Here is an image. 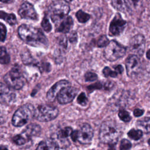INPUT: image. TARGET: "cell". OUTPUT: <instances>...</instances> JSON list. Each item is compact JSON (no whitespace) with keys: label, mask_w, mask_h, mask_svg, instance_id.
I'll list each match as a JSON object with an SVG mask.
<instances>
[{"label":"cell","mask_w":150,"mask_h":150,"mask_svg":"<svg viewBox=\"0 0 150 150\" xmlns=\"http://www.w3.org/2000/svg\"><path fill=\"white\" fill-rule=\"evenodd\" d=\"M42 26L43 27V29L46 31V32H50L52 30V25L49 22V19H47V18L45 16L42 21V23H41Z\"/></svg>","instance_id":"obj_32"},{"label":"cell","mask_w":150,"mask_h":150,"mask_svg":"<svg viewBox=\"0 0 150 150\" xmlns=\"http://www.w3.org/2000/svg\"><path fill=\"white\" fill-rule=\"evenodd\" d=\"M73 129L71 127H65L60 130L58 132V137L61 139H64L71 135Z\"/></svg>","instance_id":"obj_25"},{"label":"cell","mask_w":150,"mask_h":150,"mask_svg":"<svg viewBox=\"0 0 150 150\" xmlns=\"http://www.w3.org/2000/svg\"><path fill=\"white\" fill-rule=\"evenodd\" d=\"M16 95L14 91L6 84L0 83V103L9 105L15 100Z\"/></svg>","instance_id":"obj_12"},{"label":"cell","mask_w":150,"mask_h":150,"mask_svg":"<svg viewBox=\"0 0 150 150\" xmlns=\"http://www.w3.org/2000/svg\"><path fill=\"white\" fill-rule=\"evenodd\" d=\"M10 61V56L5 47H0V63L7 64Z\"/></svg>","instance_id":"obj_22"},{"label":"cell","mask_w":150,"mask_h":150,"mask_svg":"<svg viewBox=\"0 0 150 150\" xmlns=\"http://www.w3.org/2000/svg\"><path fill=\"white\" fill-rule=\"evenodd\" d=\"M59 146L57 142L50 138L40 142L36 150H59Z\"/></svg>","instance_id":"obj_18"},{"label":"cell","mask_w":150,"mask_h":150,"mask_svg":"<svg viewBox=\"0 0 150 150\" xmlns=\"http://www.w3.org/2000/svg\"><path fill=\"white\" fill-rule=\"evenodd\" d=\"M114 69H115V71L118 74H121L123 71V67H122L121 65H120V64L114 66Z\"/></svg>","instance_id":"obj_39"},{"label":"cell","mask_w":150,"mask_h":150,"mask_svg":"<svg viewBox=\"0 0 150 150\" xmlns=\"http://www.w3.org/2000/svg\"><path fill=\"white\" fill-rule=\"evenodd\" d=\"M71 138L73 141H77V136H78V131L77 130L73 131L71 134Z\"/></svg>","instance_id":"obj_40"},{"label":"cell","mask_w":150,"mask_h":150,"mask_svg":"<svg viewBox=\"0 0 150 150\" xmlns=\"http://www.w3.org/2000/svg\"><path fill=\"white\" fill-rule=\"evenodd\" d=\"M101 87H102V84L100 83H97L96 84H94L93 85L88 86V90L93 91V90H96V89H100Z\"/></svg>","instance_id":"obj_37"},{"label":"cell","mask_w":150,"mask_h":150,"mask_svg":"<svg viewBox=\"0 0 150 150\" xmlns=\"http://www.w3.org/2000/svg\"><path fill=\"white\" fill-rule=\"evenodd\" d=\"M127 22L121 16L120 13H116L111 21L109 27V34L110 36H117L120 35L125 29Z\"/></svg>","instance_id":"obj_10"},{"label":"cell","mask_w":150,"mask_h":150,"mask_svg":"<svg viewBox=\"0 0 150 150\" xmlns=\"http://www.w3.org/2000/svg\"><path fill=\"white\" fill-rule=\"evenodd\" d=\"M120 134L121 131L118 125L112 120H107L101 125L99 139L103 143L113 145L118 141Z\"/></svg>","instance_id":"obj_2"},{"label":"cell","mask_w":150,"mask_h":150,"mask_svg":"<svg viewBox=\"0 0 150 150\" xmlns=\"http://www.w3.org/2000/svg\"><path fill=\"white\" fill-rule=\"evenodd\" d=\"M109 40L107 36L105 35H101L97 41V46L100 47H106L109 44Z\"/></svg>","instance_id":"obj_30"},{"label":"cell","mask_w":150,"mask_h":150,"mask_svg":"<svg viewBox=\"0 0 150 150\" xmlns=\"http://www.w3.org/2000/svg\"><path fill=\"white\" fill-rule=\"evenodd\" d=\"M148 144L150 145V138L148 139Z\"/></svg>","instance_id":"obj_45"},{"label":"cell","mask_w":150,"mask_h":150,"mask_svg":"<svg viewBox=\"0 0 150 150\" xmlns=\"http://www.w3.org/2000/svg\"><path fill=\"white\" fill-rule=\"evenodd\" d=\"M19 16L23 19L37 20L38 13L33 5L28 2H24L21 5L18 11Z\"/></svg>","instance_id":"obj_13"},{"label":"cell","mask_w":150,"mask_h":150,"mask_svg":"<svg viewBox=\"0 0 150 150\" xmlns=\"http://www.w3.org/2000/svg\"><path fill=\"white\" fill-rule=\"evenodd\" d=\"M70 11V6L67 1H55L49 6V12L53 23L67 16Z\"/></svg>","instance_id":"obj_5"},{"label":"cell","mask_w":150,"mask_h":150,"mask_svg":"<svg viewBox=\"0 0 150 150\" xmlns=\"http://www.w3.org/2000/svg\"><path fill=\"white\" fill-rule=\"evenodd\" d=\"M144 111L142 109L139 108H136L134 111V115L135 117H141V115H143Z\"/></svg>","instance_id":"obj_38"},{"label":"cell","mask_w":150,"mask_h":150,"mask_svg":"<svg viewBox=\"0 0 150 150\" xmlns=\"http://www.w3.org/2000/svg\"><path fill=\"white\" fill-rule=\"evenodd\" d=\"M18 35L26 43L35 47H47L48 40L42 31L32 26L23 24L18 28Z\"/></svg>","instance_id":"obj_1"},{"label":"cell","mask_w":150,"mask_h":150,"mask_svg":"<svg viewBox=\"0 0 150 150\" xmlns=\"http://www.w3.org/2000/svg\"><path fill=\"white\" fill-rule=\"evenodd\" d=\"M84 77L86 80L87 81H93L96 80L98 78L97 75L96 73L91 71L87 72L84 75Z\"/></svg>","instance_id":"obj_34"},{"label":"cell","mask_w":150,"mask_h":150,"mask_svg":"<svg viewBox=\"0 0 150 150\" xmlns=\"http://www.w3.org/2000/svg\"><path fill=\"white\" fill-rule=\"evenodd\" d=\"M6 28L5 26L0 22V41L4 42L6 38Z\"/></svg>","instance_id":"obj_35"},{"label":"cell","mask_w":150,"mask_h":150,"mask_svg":"<svg viewBox=\"0 0 150 150\" xmlns=\"http://www.w3.org/2000/svg\"><path fill=\"white\" fill-rule=\"evenodd\" d=\"M145 47V40L141 34H137L133 36L129 40V48L131 52L138 57L142 56Z\"/></svg>","instance_id":"obj_8"},{"label":"cell","mask_w":150,"mask_h":150,"mask_svg":"<svg viewBox=\"0 0 150 150\" xmlns=\"http://www.w3.org/2000/svg\"><path fill=\"white\" fill-rule=\"evenodd\" d=\"M55 23L56 30L59 32L67 33L73 25V21L71 16H66L57 21Z\"/></svg>","instance_id":"obj_16"},{"label":"cell","mask_w":150,"mask_h":150,"mask_svg":"<svg viewBox=\"0 0 150 150\" xmlns=\"http://www.w3.org/2000/svg\"><path fill=\"white\" fill-rule=\"evenodd\" d=\"M21 58L25 64H29L33 62V58L28 52H23L21 54Z\"/></svg>","instance_id":"obj_28"},{"label":"cell","mask_w":150,"mask_h":150,"mask_svg":"<svg viewBox=\"0 0 150 150\" xmlns=\"http://www.w3.org/2000/svg\"><path fill=\"white\" fill-rule=\"evenodd\" d=\"M70 86L69 81L66 80H61L56 82L47 91V98L50 101L53 102L55 100L56 98L57 97L60 90L64 87Z\"/></svg>","instance_id":"obj_15"},{"label":"cell","mask_w":150,"mask_h":150,"mask_svg":"<svg viewBox=\"0 0 150 150\" xmlns=\"http://www.w3.org/2000/svg\"><path fill=\"white\" fill-rule=\"evenodd\" d=\"M69 40L71 43H74L77 41V33L76 32L73 31V32H71L70 36H69Z\"/></svg>","instance_id":"obj_36"},{"label":"cell","mask_w":150,"mask_h":150,"mask_svg":"<svg viewBox=\"0 0 150 150\" xmlns=\"http://www.w3.org/2000/svg\"><path fill=\"white\" fill-rule=\"evenodd\" d=\"M78 90L70 86L62 88L57 95V100L62 104L70 103L77 95Z\"/></svg>","instance_id":"obj_11"},{"label":"cell","mask_w":150,"mask_h":150,"mask_svg":"<svg viewBox=\"0 0 150 150\" xmlns=\"http://www.w3.org/2000/svg\"><path fill=\"white\" fill-rule=\"evenodd\" d=\"M76 18L79 22L81 23H85L87 21H88L90 18V16L89 14L84 12L82 10H79L77 12L76 14Z\"/></svg>","instance_id":"obj_24"},{"label":"cell","mask_w":150,"mask_h":150,"mask_svg":"<svg viewBox=\"0 0 150 150\" xmlns=\"http://www.w3.org/2000/svg\"><path fill=\"white\" fill-rule=\"evenodd\" d=\"M103 73L105 77H116L118 75V73L115 71H112L110 67H105L103 70Z\"/></svg>","instance_id":"obj_29"},{"label":"cell","mask_w":150,"mask_h":150,"mask_svg":"<svg viewBox=\"0 0 150 150\" xmlns=\"http://www.w3.org/2000/svg\"><path fill=\"white\" fill-rule=\"evenodd\" d=\"M0 18L4 19L11 25H13L16 23V18L13 13H8L0 11Z\"/></svg>","instance_id":"obj_20"},{"label":"cell","mask_w":150,"mask_h":150,"mask_svg":"<svg viewBox=\"0 0 150 150\" xmlns=\"http://www.w3.org/2000/svg\"><path fill=\"white\" fill-rule=\"evenodd\" d=\"M108 150H115V148L112 145H110V146L109 147Z\"/></svg>","instance_id":"obj_43"},{"label":"cell","mask_w":150,"mask_h":150,"mask_svg":"<svg viewBox=\"0 0 150 150\" xmlns=\"http://www.w3.org/2000/svg\"><path fill=\"white\" fill-rule=\"evenodd\" d=\"M132 144L128 139H123L121 140L120 145V150H129Z\"/></svg>","instance_id":"obj_31"},{"label":"cell","mask_w":150,"mask_h":150,"mask_svg":"<svg viewBox=\"0 0 150 150\" xmlns=\"http://www.w3.org/2000/svg\"><path fill=\"white\" fill-rule=\"evenodd\" d=\"M142 134H143L142 131L141 129H131L128 132V137L134 140L139 139L142 137Z\"/></svg>","instance_id":"obj_23"},{"label":"cell","mask_w":150,"mask_h":150,"mask_svg":"<svg viewBox=\"0 0 150 150\" xmlns=\"http://www.w3.org/2000/svg\"><path fill=\"white\" fill-rule=\"evenodd\" d=\"M35 108L30 104H26L19 107L14 113L12 123L15 127H21L34 117Z\"/></svg>","instance_id":"obj_3"},{"label":"cell","mask_w":150,"mask_h":150,"mask_svg":"<svg viewBox=\"0 0 150 150\" xmlns=\"http://www.w3.org/2000/svg\"><path fill=\"white\" fill-rule=\"evenodd\" d=\"M125 66L128 76L131 78L135 77L141 71V63L139 57L131 54L126 59Z\"/></svg>","instance_id":"obj_9"},{"label":"cell","mask_w":150,"mask_h":150,"mask_svg":"<svg viewBox=\"0 0 150 150\" xmlns=\"http://www.w3.org/2000/svg\"><path fill=\"white\" fill-rule=\"evenodd\" d=\"M142 150H145V149H142Z\"/></svg>","instance_id":"obj_46"},{"label":"cell","mask_w":150,"mask_h":150,"mask_svg":"<svg viewBox=\"0 0 150 150\" xmlns=\"http://www.w3.org/2000/svg\"><path fill=\"white\" fill-rule=\"evenodd\" d=\"M126 48L124 46L115 40H111L105 47L104 54L107 60L114 62L124 56Z\"/></svg>","instance_id":"obj_6"},{"label":"cell","mask_w":150,"mask_h":150,"mask_svg":"<svg viewBox=\"0 0 150 150\" xmlns=\"http://www.w3.org/2000/svg\"><path fill=\"white\" fill-rule=\"evenodd\" d=\"M146 56L147 59H149V60H150V49H149V50L146 52Z\"/></svg>","instance_id":"obj_41"},{"label":"cell","mask_w":150,"mask_h":150,"mask_svg":"<svg viewBox=\"0 0 150 150\" xmlns=\"http://www.w3.org/2000/svg\"><path fill=\"white\" fill-rule=\"evenodd\" d=\"M77 101L79 104L83 106L86 105L87 104L88 99L84 93H81V94H80V95L77 97Z\"/></svg>","instance_id":"obj_33"},{"label":"cell","mask_w":150,"mask_h":150,"mask_svg":"<svg viewBox=\"0 0 150 150\" xmlns=\"http://www.w3.org/2000/svg\"><path fill=\"white\" fill-rule=\"evenodd\" d=\"M58 114L59 110L56 107L43 104L35 109L34 118L42 122H47L56 118Z\"/></svg>","instance_id":"obj_7"},{"label":"cell","mask_w":150,"mask_h":150,"mask_svg":"<svg viewBox=\"0 0 150 150\" xmlns=\"http://www.w3.org/2000/svg\"><path fill=\"white\" fill-rule=\"evenodd\" d=\"M4 118L1 117H0V125H1L3 122H4Z\"/></svg>","instance_id":"obj_44"},{"label":"cell","mask_w":150,"mask_h":150,"mask_svg":"<svg viewBox=\"0 0 150 150\" xmlns=\"http://www.w3.org/2000/svg\"><path fill=\"white\" fill-rule=\"evenodd\" d=\"M41 131L40 127L36 124H30L28 125L23 130L22 134L26 139L38 135Z\"/></svg>","instance_id":"obj_17"},{"label":"cell","mask_w":150,"mask_h":150,"mask_svg":"<svg viewBox=\"0 0 150 150\" xmlns=\"http://www.w3.org/2000/svg\"><path fill=\"white\" fill-rule=\"evenodd\" d=\"M0 150H8L7 148L3 145H0Z\"/></svg>","instance_id":"obj_42"},{"label":"cell","mask_w":150,"mask_h":150,"mask_svg":"<svg viewBox=\"0 0 150 150\" xmlns=\"http://www.w3.org/2000/svg\"><path fill=\"white\" fill-rule=\"evenodd\" d=\"M78 131L77 141L82 144H89L93 137V129L88 124H83Z\"/></svg>","instance_id":"obj_14"},{"label":"cell","mask_w":150,"mask_h":150,"mask_svg":"<svg viewBox=\"0 0 150 150\" xmlns=\"http://www.w3.org/2000/svg\"><path fill=\"white\" fill-rule=\"evenodd\" d=\"M4 79L7 86L15 90L22 88L25 83V77L19 66L13 67L5 75Z\"/></svg>","instance_id":"obj_4"},{"label":"cell","mask_w":150,"mask_h":150,"mask_svg":"<svg viewBox=\"0 0 150 150\" xmlns=\"http://www.w3.org/2000/svg\"><path fill=\"white\" fill-rule=\"evenodd\" d=\"M131 1H112V6L118 11L121 12H125L129 9L131 6Z\"/></svg>","instance_id":"obj_19"},{"label":"cell","mask_w":150,"mask_h":150,"mask_svg":"<svg viewBox=\"0 0 150 150\" xmlns=\"http://www.w3.org/2000/svg\"><path fill=\"white\" fill-rule=\"evenodd\" d=\"M137 125L145 132H150V117H145L137 121Z\"/></svg>","instance_id":"obj_21"},{"label":"cell","mask_w":150,"mask_h":150,"mask_svg":"<svg viewBox=\"0 0 150 150\" xmlns=\"http://www.w3.org/2000/svg\"><path fill=\"white\" fill-rule=\"evenodd\" d=\"M26 138L22 134H19L14 136L12 138V141L18 145H23L26 142Z\"/></svg>","instance_id":"obj_27"},{"label":"cell","mask_w":150,"mask_h":150,"mask_svg":"<svg viewBox=\"0 0 150 150\" xmlns=\"http://www.w3.org/2000/svg\"><path fill=\"white\" fill-rule=\"evenodd\" d=\"M118 116L124 122H129L131 120V117L128 111L121 109L118 112Z\"/></svg>","instance_id":"obj_26"}]
</instances>
